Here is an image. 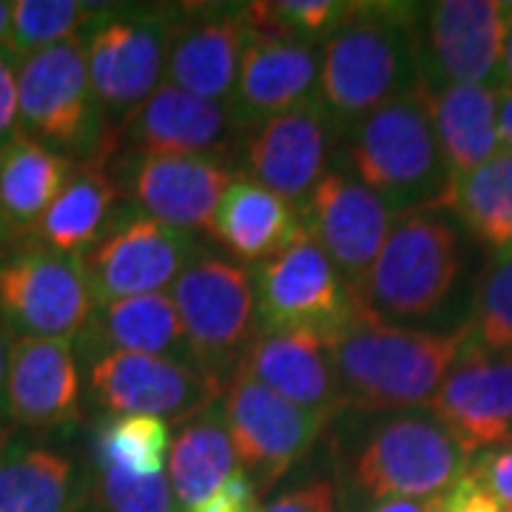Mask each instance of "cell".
Instances as JSON below:
<instances>
[{
	"mask_svg": "<svg viewBox=\"0 0 512 512\" xmlns=\"http://www.w3.org/2000/svg\"><path fill=\"white\" fill-rule=\"evenodd\" d=\"M339 510V493L330 478L311 481L293 493L279 495L265 510L259 512H336Z\"/></svg>",
	"mask_w": 512,
	"mask_h": 512,
	"instance_id": "39",
	"label": "cell"
},
{
	"mask_svg": "<svg viewBox=\"0 0 512 512\" xmlns=\"http://www.w3.org/2000/svg\"><path fill=\"white\" fill-rule=\"evenodd\" d=\"M171 430L148 416H109L94 436V467H111L128 476H163Z\"/></svg>",
	"mask_w": 512,
	"mask_h": 512,
	"instance_id": "33",
	"label": "cell"
},
{
	"mask_svg": "<svg viewBox=\"0 0 512 512\" xmlns=\"http://www.w3.org/2000/svg\"><path fill=\"white\" fill-rule=\"evenodd\" d=\"M464 339V328L430 333L356 313L325 342L345 410L384 416L433 402L456 365Z\"/></svg>",
	"mask_w": 512,
	"mask_h": 512,
	"instance_id": "2",
	"label": "cell"
},
{
	"mask_svg": "<svg viewBox=\"0 0 512 512\" xmlns=\"http://www.w3.org/2000/svg\"><path fill=\"white\" fill-rule=\"evenodd\" d=\"M362 3L348 0H276V3H242L248 32L299 46L328 43L342 26L356 18Z\"/></svg>",
	"mask_w": 512,
	"mask_h": 512,
	"instance_id": "32",
	"label": "cell"
},
{
	"mask_svg": "<svg viewBox=\"0 0 512 512\" xmlns=\"http://www.w3.org/2000/svg\"><path fill=\"white\" fill-rule=\"evenodd\" d=\"M165 467L171 493L185 512L200 507L208 495L217 493L231 478V473H237L234 444L228 439L217 407L185 421L180 436L171 444V458Z\"/></svg>",
	"mask_w": 512,
	"mask_h": 512,
	"instance_id": "30",
	"label": "cell"
},
{
	"mask_svg": "<svg viewBox=\"0 0 512 512\" xmlns=\"http://www.w3.org/2000/svg\"><path fill=\"white\" fill-rule=\"evenodd\" d=\"M424 94L450 185L498 154V89L456 83Z\"/></svg>",
	"mask_w": 512,
	"mask_h": 512,
	"instance_id": "25",
	"label": "cell"
},
{
	"mask_svg": "<svg viewBox=\"0 0 512 512\" xmlns=\"http://www.w3.org/2000/svg\"><path fill=\"white\" fill-rule=\"evenodd\" d=\"M6 441H9V436H6V427H3V424H0V450H3V447H6Z\"/></svg>",
	"mask_w": 512,
	"mask_h": 512,
	"instance_id": "48",
	"label": "cell"
},
{
	"mask_svg": "<svg viewBox=\"0 0 512 512\" xmlns=\"http://www.w3.org/2000/svg\"><path fill=\"white\" fill-rule=\"evenodd\" d=\"M237 117L225 103L202 100L163 83L114 128L117 154L128 157H217L234 146Z\"/></svg>",
	"mask_w": 512,
	"mask_h": 512,
	"instance_id": "19",
	"label": "cell"
},
{
	"mask_svg": "<svg viewBox=\"0 0 512 512\" xmlns=\"http://www.w3.org/2000/svg\"><path fill=\"white\" fill-rule=\"evenodd\" d=\"M6 248H9V234H6V228H3V222H0V256L6 254Z\"/></svg>",
	"mask_w": 512,
	"mask_h": 512,
	"instance_id": "47",
	"label": "cell"
},
{
	"mask_svg": "<svg viewBox=\"0 0 512 512\" xmlns=\"http://www.w3.org/2000/svg\"><path fill=\"white\" fill-rule=\"evenodd\" d=\"M444 498L447 493L430 495V498H393L367 512H444Z\"/></svg>",
	"mask_w": 512,
	"mask_h": 512,
	"instance_id": "42",
	"label": "cell"
},
{
	"mask_svg": "<svg viewBox=\"0 0 512 512\" xmlns=\"http://www.w3.org/2000/svg\"><path fill=\"white\" fill-rule=\"evenodd\" d=\"M464 271L461 228L444 208L393 222L376 262L350 291L356 311L376 322L427 319L447 302Z\"/></svg>",
	"mask_w": 512,
	"mask_h": 512,
	"instance_id": "5",
	"label": "cell"
},
{
	"mask_svg": "<svg viewBox=\"0 0 512 512\" xmlns=\"http://www.w3.org/2000/svg\"><path fill=\"white\" fill-rule=\"evenodd\" d=\"M220 416L239 470L259 495L268 493L330 424L325 416L285 402L239 367L222 384Z\"/></svg>",
	"mask_w": 512,
	"mask_h": 512,
	"instance_id": "10",
	"label": "cell"
},
{
	"mask_svg": "<svg viewBox=\"0 0 512 512\" xmlns=\"http://www.w3.org/2000/svg\"><path fill=\"white\" fill-rule=\"evenodd\" d=\"M171 12H111L83 32L94 103L103 117H126L163 83Z\"/></svg>",
	"mask_w": 512,
	"mask_h": 512,
	"instance_id": "14",
	"label": "cell"
},
{
	"mask_svg": "<svg viewBox=\"0 0 512 512\" xmlns=\"http://www.w3.org/2000/svg\"><path fill=\"white\" fill-rule=\"evenodd\" d=\"M6 416L32 433H57L80 419L83 379L66 339H15L6 370Z\"/></svg>",
	"mask_w": 512,
	"mask_h": 512,
	"instance_id": "21",
	"label": "cell"
},
{
	"mask_svg": "<svg viewBox=\"0 0 512 512\" xmlns=\"http://www.w3.org/2000/svg\"><path fill=\"white\" fill-rule=\"evenodd\" d=\"M117 200L120 191L111 180L109 165L100 160L77 163L32 239L60 254L80 256L106 228L117 211Z\"/></svg>",
	"mask_w": 512,
	"mask_h": 512,
	"instance_id": "29",
	"label": "cell"
},
{
	"mask_svg": "<svg viewBox=\"0 0 512 512\" xmlns=\"http://www.w3.org/2000/svg\"><path fill=\"white\" fill-rule=\"evenodd\" d=\"M103 9L106 6L77 0H15L6 49L26 60L66 40L83 37Z\"/></svg>",
	"mask_w": 512,
	"mask_h": 512,
	"instance_id": "34",
	"label": "cell"
},
{
	"mask_svg": "<svg viewBox=\"0 0 512 512\" xmlns=\"http://www.w3.org/2000/svg\"><path fill=\"white\" fill-rule=\"evenodd\" d=\"M259 328L308 330L322 339L356 316L353 291L305 231L274 259L251 268Z\"/></svg>",
	"mask_w": 512,
	"mask_h": 512,
	"instance_id": "12",
	"label": "cell"
},
{
	"mask_svg": "<svg viewBox=\"0 0 512 512\" xmlns=\"http://www.w3.org/2000/svg\"><path fill=\"white\" fill-rule=\"evenodd\" d=\"M299 234L302 225L291 205L248 177H239L225 188L211 228V239H217L245 268H256L282 254Z\"/></svg>",
	"mask_w": 512,
	"mask_h": 512,
	"instance_id": "26",
	"label": "cell"
},
{
	"mask_svg": "<svg viewBox=\"0 0 512 512\" xmlns=\"http://www.w3.org/2000/svg\"><path fill=\"white\" fill-rule=\"evenodd\" d=\"M109 174L120 197L140 214L183 234H208L225 188L237 177L217 157H128L114 154Z\"/></svg>",
	"mask_w": 512,
	"mask_h": 512,
	"instance_id": "15",
	"label": "cell"
},
{
	"mask_svg": "<svg viewBox=\"0 0 512 512\" xmlns=\"http://www.w3.org/2000/svg\"><path fill=\"white\" fill-rule=\"evenodd\" d=\"M222 384L197 362L120 350L94 356L89 370V390L100 410L165 424L191 421L214 410L222 399Z\"/></svg>",
	"mask_w": 512,
	"mask_h": 512,
	"instance_id": "13",
	"label": "cell"
},
{
	"mask_svg": "<svg viewBox=\"0 0 512 512\" xmlns=\"http://www.w3.org/2000/svg\"><path fill=\"white\" fill-rule=\"evenodd\" d=\"M319 49L248 35L228 109L245 131L316 97Z\"/></svg>",
	"mask_w": 512,
	"mask_h": 512,
	"instance_id": "23",
	"label": "cell"
},
{
	"mask_svg": "<svg viewBox=\"0 0 512 512\" xmlns=\"http://www.w3.org/2000/svg\"><path fill=\"white\" fill-rule=\"evenodd\" d=\"M92 473L52 444L6 441L0 450V512H86Z\"/></svg>",
	"mask_w": 512,
	"mask_h": 512,
	"instance_id": "24",
	"label": "cell"
},
{
	"mask_svg": "<svg viewBox=\"0 0 512 512\" xmlns=\"http://www.w3.org/2000/svg\"><path fill=\"white\" fill-rule=\"evenodd\" d=\"M259 493L242 470L231 473L217 493H211L191 512H259Z\"/></svg>",
	"mask_w": 512,
	"mask_h": 512,
	"instance_id": "40",
	"label": "cell"
},
{
	"mask_svg": "<svg viewBox=\"0 0 512 512\" xmlns=\"http://www.w3.org/2000/svg\"><path fill=\"white\" fill-rule=\"evenodd\" d=\"M444 512H504L501 510V504L495 501L493 495L487 493L481 484H478V478L470 473V467H467V473L458 478L456 484L447 490V498H444Z\"/></svg>",
	"mask_w": 512,
	"mask_h": 512,
	"instance_id": "41",
	"label": "cell"
},
{
	"mask_svg": "<svg viewBox=\"0 0 512 512\" xmlns=\"http://www.w3.org/2000/svg\"><path fill=\"white\" fill-rule=\"evenodd\" d=\"M171 299L191 359L225 382L259 330L251 268L200 248L174 279Z\"/></svg>",
	"mask_w": 512,
	"mask_h": 512,
	"instance_id": "7",
	"label": "cell"
},
{
	"mask_svg": "<svg viewBox=\"0 0 512 512\" xmlns=\"http://www.w3.org/2000/svg\"><path fill=\"white\" fill-rule=\"evenodd\" d=\"M339 134L342 126L316 97L259 123L245 140L248 180L268 188L296 211L330 171Z\"/></svg>",
	"mask_w": 512,
	"mask_h": 512,
	"instance_id": "16",
	"label": "cell"
},
{
	"mask_svg": "<svg viewBox=\"0 0 512 512\" xmlns=\"http://www.w3.org/2000/svg\"><path fill=\"white\" fill-rule=\"evenodd\" d=\"M242 6H185L171 12L165 74L168 83L202 100H231L248 40Z\"/></svg>",
	"mask_w": 512,
	"mask_h": 512,
	"instance_id": "20",
	"label": "cell"
},
{
	"mask_svg": "<svg viewBox=\"0 0 512 512\" xmlns=\"http://www.w3.org/2000/svg\"><path fill=\"white\" fill-rule=\"evenodd\" d=\"M20 60L15 52L0 49V148L6 146L15 134H20L18 111V74Z\"/></svg>",
	"mask_w": 512,
	"mask_h": 512,
	"instance_id": "38",
	"label": "cell"
},
{
	"mask_svg": "<svg viewBox=\"0 0 512 512\" xmlns=\"http://www.w3.org/2000/svg\"><path fill=\"white\" fill-rule=\"evenodd\" d=\"M470 473L501 504V510L512 512V439L470 461Z\"/></svg>",
	"mask_w": 512,
	"mask_h": 512,
	"instance_id": "37",
	"label": "cell"
},
{
	"mask_svg": "<svg viewBox=\"0 0 512 512\" xmlns=\"http://www.w3.org/2000/svg\"><path fill=\"white\" fill-rule=\"evenodd\" d=\"M9 353H12V333H9V328H6V325H3V319H0V416L6 413V402H3V396H6Z\"/></svg>",
	"mask_w": 512,
	"mask_h": 512,
	"instance_id": "44",
	"label": "cell"
},
{
	"mask_svg": "<svg viewBox=\"0 0 512 512\" xmlns=\"http://www.w3.org/2000/svg\"><path fill=\"white\" fill-rule=\"evenodd\" d=\"M507 15H510V26H507V43H504V80L501 89H512V9L504 3Z\"/></svg>",
	"mask_w": 512,
	"mask_h": 512,
	"instance_id": "45",
	"label": "cell"
},
{
	"mask_svg": "<svg viewBox=\"0 0 512 512\" xmlns=\"http://www.w3.org/2000/svg\"><path fill=\"white\" fill-rule=\"evenodd\" d=\"M464 336L470 348L512 353V251H501L478 276Z\"/></svg>",
	"mask_w": 512,
	"mask_h": 512,
	"instance_id": "35",
	"label": "cell"
},
{
	"mask_svg": "<svg viewBox=\"0 0 512 512\" xmlns=\"http://www.w3.org/2000/svg\"><path fill=\"white\" fill-rule=\"evenodd\" d=\"M20 131L74 165L117 154L114 128L94 103L83 37L26 57L18 74Z\"/></svg>",
	"mask_w": 512,
	"mask_h": 512,
	"instance_id": "6",
	"label": "cell"
},
{
	"mask_svg": "<svg viewBox=\"0 0 512 512\" xmlns=\"http://www.w3.org/2000/svg\"><path fill=\"white\" fill-rule=\"evenodd\" d=\"M9 26H12V3L0 0V49L9 46Z\"/></svg>",
	"mask_w": 512,
	"mask_h": 512,
	"instance_id": "46",
	"label": "cell"
},
{
	"mask_svg": "<svg viewBox=\"0 0 512 512\" xmlns=\"http://www.w3.org/2000/svg\"><path fill=\"white\" fill-rule=\"evenodd\" d=\"M444 211L493 251H512V154L498 151L450 185Z\"/></svg>",
	"mask_w": 512,
	"mask_h": 512,
	"instance_id": "31",
	"label": "cell"
},
{
	"mask_svg": "<svg viewBox=\"0 0 512 512\" xmlns=\"http://www.w3.org/2000/svg\"><path fill=\"white\" fill-rule=\"evenodd\" d=\"M92 504L97 512H171L174 493L165 473L140 478L111 467H94Z\"/></svg>",
	"mask_w": 512,
	"mask_h": 512,
	"instance_id": "36",
	"label": "cell"
},
{
	"mask_svg": "<svg viewBox=\"0 0 512 512\" xmlns=\"http://www.w3.org/2000/svg\"><path fill=\"white\" fill-rule=\"evenodd\" d=\"M83 348L103 353H143L194 362L185 345L183 325L168 293H143L94 305L92 319L83 328Z\"/></svg>",
	"mask_w": 512,
	"mask_h": 512,
	"instance_id": "27",
	"label": "cell"
},
{
	"mask_svg": "<svg viewBox=\"0 0 512 512\" xmlns=\"http://www.w3.org/2000/svg\"><path fill=\"white\" fill-rule=\"evenodd\" d=\"M336 157L345 174L379 194L396 217L444 208L450 194L421 89L342 128Z\"/></svg>",
	"mask_w": 512,
	"mask_h": 512,
	"instance_id": "4",
	"label": "cell"
},
{
	"mask_svg": "<svg viewBox=\"0 0 512 512\" xmlns=\"http://www.w3.org/2000/svg\"><path fill=\"white\" fill-rule=\"evenodd\" d=\"M92 291L77 256L26 239L0 256V319L18 339L72 342L89 325Z\"/></svg>",
	"mask_w": 512,
	"mask_h": 512,
	"instance_id": "8",
	"label": "cell"
},
{
	"mask_svg": "<svg viewBox=\"0 0 512 512\" xmlns=\"http://www.w3.org/2000/svg\"><path fill=\"white\" fill-rule=\"evenodd\" d=\"M427 407L467 461L510 441L512 353H487L464 339L456 365Z\"/></svg>",
	"mask_w": 512,
	"mask_h": 512,
	"instance_id": "17",
	"label": "cell"
},
{
	"mask_svg": "<svg viewBox=\"0 0 512 512\" xmlns=\"http://www.w3.org/2000/svg\"><path fill=\"white\" fill-rule=\"evenodd\" d=\"M296 217L350 288L370 271L393 222L399 220L379 194L345 171H328L296 208Z\"/></svg>",
	"mask_w": 512,
	"mask_h": 512,
	"instance_id": "18",
	"label": "cell"
},
{
	"mask_svg": "<svg viewBox=\"0 0 512 512\" xmlns=\"http://www.w3.org/2000/svg\"><path fill=\"white\" fill-rule=\"evenodd\" d=\"M237 367L285 402L316 416L333 421L345 413L328 342L316 333L259 328Z\"/></svg>",
	"mask_w": 512,
	"mask_h": 512,
	"instance_id": "22",
	"label": "cell"
},
{
	"mask_svg": "<svg viewBox=\"0 0 512 512\" xmlns=\"http://www.w3.org/2000/svg\"><path fill=\"white\" fill-rule=\"evenodd\" d=\"M336 424V493L348 512H367L393 498L447 493L470 461L430 413L407 410Z\"/></svg>",
	"mask_w": 512,
	"mask_h": 512,
	"instance_id": "1",
	"label": "cell"
},
{
	"mask_svg": "<svg viewBox=\"0 0 512 512\" xmlns=\"http://www.w3.org/2000/svg\"><path fill=\"white\" fill-rule=\"evenodd\" d=\"M74 163L49 146L15 134L0 148V222L12 239L35 237L49 205L63 191Z\"/></svg>",
	"mask_w": 512,
	"mask_h": 512,
	"instance_id": "28",
	"label": "cell"
},
{
	"mask_svg": "<svg viewBox=\"0 0 512 512\" xmlns=\"http://www.w3.org/2000/svg\"><path fill=\"white\" fill-rule=\"evenodd\" d=\"M510 15L495 0L419 3L413 40L419 57L421 92L476 83L501 89L504 43Z\"/></svg>",
	"mask_w": 512,
	"mask_h": 512,
	"instance_id": "9",
	"label": "cell"
},
{
	"mask_svg": "<svg viewBox=\"0 0 512 512\" xmlns=\"http://www.w3.org/2000/svg\"><path fill=\"white\" fill-rule=\"evenodd\" d=\"M200 251L194 239L151 220L137 208H120L111 214L100 237L77 256L89 282L94 305L114 299L163 293L165 285L183 274L191 256Z\"/></svg>",
	"mask_w": 512,
	"mask_h": 512,
	"instance_id": "11",
	"label": "cell"
},
{
	"mask_svg": "<svg viewBox=\"0 0 512 512\" xmlns=\"http://www.w3.org/2000/svg\"><path fill=\"white\" fill-rule=\"evenodd\" d=\"M498 143L512 154V89H498Z\"/></svg>",
	"mask_w": 512,
	"mask_h": 512,
	"instance_id": "43",
	"label": "cell"
},
{
	"mask_svg": "<svg viewBox=\"0 0 512 512\" xmlns=\"http://www.w3.org/2000/svg\"><path fill=\"white\" fill-rule=\"evenodd\" d=\"M419 3H362L319 49L316 100L345 128L421 89L413 20Z\"/></svg>",
	"mask_w": 512,
	"mask_h": 512,
	"instance_id": "3",
	"label": "cell"
}]
</instances>
